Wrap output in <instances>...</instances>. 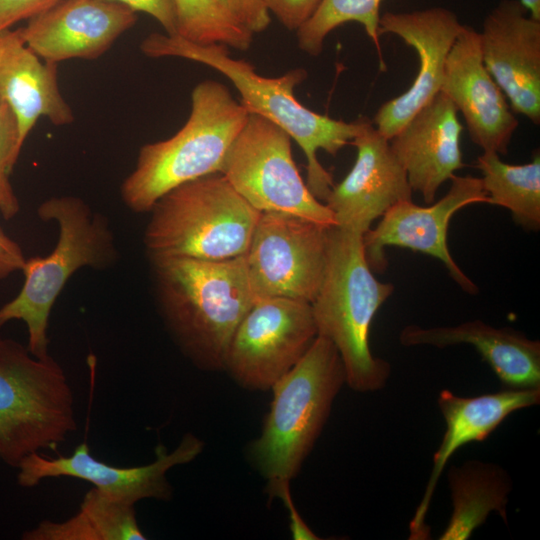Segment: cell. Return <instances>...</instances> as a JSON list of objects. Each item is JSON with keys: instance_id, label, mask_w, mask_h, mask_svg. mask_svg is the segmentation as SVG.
I'll return each instance as SVG.
<instances>
[{"instance_id": "13", "label": "cell", "mask_w": 540, "mask_h": 540, "mask_svg": "<svg viewBox=\"0 0 540 540\" xmlns=\"http://www.w3.org/2000/svg\"><path fill=\"white\" fill-rule=\"evenodd\" d=\"M202 450L203 442L187 433L170 453L158 444L153 462L119 467L97 460L88 444L82 442L67 456L50 457L39 452L28 455L17 467V483L23 488H33L47 478L71 477L89 482L105 495L129 505L134 506L143 499L166 501L172 497L167 472L174 466L191 462Z\"/></svg>"}, {"instance_id": "11", "label": "cell", "mask_w": 540, "mask_h": 540, "mask_svg": "<svg viewBox=\"0 0 540 540\" xmlns=\"http://www.w3.org/2000/svg\"><path fill=\"white\" fill-rule=\"evenodd\" d=\"M328 228L291 214L261 212L244 254L256 299L312 303L323 279Z\"/></svg>"}, {"instance_id": "30", "label": "cell", "mask_w": 540, "mask_h": 540, "mask_svg": "<svg viewBox=\"0 0 540 540\" xmlns=\"http://www.w3.org/2000/svg\"><path fill=\"white\" fill-rule=\"evenodd\" d=\"M220 4L253 34L270 24V12L262 0H218Z\"/></svg>"}, {"instance_id": "29", "label": "cell", "mask_w": 540, "mask_h": 540, "mask_svg": "<svg viewBox=\"0 0 540 540\" xmlns=\"http://www.w3.org/2000/svg\"><path fill=\"white\" fill-rule=\"evenodd\" d=\"M269 12L289 30H298L316 11L321 0H262Z\"/></svg>"}, {"instance_id": "31", "label": "cell", "mask_w": 540, "mask_h": 540, "mask_svg": "<svg viewBox=\"0 0 540 540\" xmlns=\"http://www.w3.org/2000/svg\"><path fill=\"white\" fill-rule=\"evenodd\" d=\"M59 0H0V31L40 14Z\"/></svg>"}, {"instance_id": "7", "label": "cell", "mask_w": 540, "mask_h": 540, "mask_svg": "<svg viewBox=\"0 0 540 540\" xmlns=\"http://www.w3.org/2000/svg\"><path fill=\"white\" fill-rule=\"evenodd\" d=\"M144 231L148 256L227 260L246 253L261 212L220 173L161 196Z\"/></svg>"}, {"instance_id": "23", "label": "cell", "mask_w": 540, "mask_h": 540, "mask_svg": "<svg viewBox=\"0 0 540 540\" xmlns=\"http://www.w3.org/2000/svg\"><path fill=\"white\" fill-rule=\"evenodd\" d=\"M453 511L440 540H466L490 513L507 523L508 495L512 481L499 465L469 461L448 474Z\"/></svg>"}, {"instance_id": "21", "label": "cell", "mask_w": 540, "mask_h": 540, "mask_svg": "<svg viewBox=\"0 0 540 540\" xmlns=\"http://www.w3.org/2000/svg\"><path fill=\"white\" fill-rule=\"evenodd\" d=\"M0 103L15 114L20 149L41 117L56 126L74 121L59 88L57 63L42 61L25 44L19 28L0 31Z\"/></svg>"}, {"instance_id": "24", "label": "cell", "mask_w": 540, "mask_h": 540, "mask_svg": "<svg viewBox=\"0 0 540 540\" xmlns=\"http://www.w3.org/2000/svg\"><path fill=\"white\" fill-rule=\"evenodd\" d=\"M23 540H145L133 505L96 488L83 497L79 510L64 521L42 520L23 532Z\"/></svg>"}, {"instance_id": "10", "label": "cell", "mask_w": 540, "mask_h": 540, "mask_svg": "<svg viewBox=\"0 0 540 540\" xmlns=\"http://www.w3.org/2000/svg\"><path fill=\"white\" fill-rule=\"evenodd\" d=\"M316 337L311 303L258 298L231 339L224 368L246 389L269 390L302 359Z\"/></svg>"}, {"instance_id": "6", "label": "cell", "mask_w": 540, "mask_h": 540, "mask_svg": "<svg viewBox=\"0 0 540 540\" xmlns=\"http://www.w3.org/2000/svg\"><path fill=\"white\" fill-rule=\"evenodd\" d=\"M346 375L335 345L317 335L302 359L271 388L273 399L248 455L267 485L290 482L312 450Z\"/></svg>"}, {"instance_id": "5", "label": "cell", "mask_w": 540, "mask_h": 540, "mask_svg": "<svg viewBox=\"0 0 540 540\" xmlns=\"http://www.w3.org/2000/svg\"><path fill=\"white\" fill-rule=\"evenodd\" d=\"M191 102L189 118L176 134L140 148L135 168L120 187L131 211L149 212L173 188L220 172L249 116L228 88L214 80L198 83Z\"/></svg>"}, {"instance_id": "2", "label": "cell", "mask_w": 540, "mask_h": 540, "mask_svg": "<svg viewBox=\"0 0 540 540\" xmlns=\"http://www.w3.org/2000/svg\"><path fill=\"white\" fill-rule=\"evenodd\" d=\"M148 257L162 317L181 350L199 368H224L231 339L256 301L244 255Z\"/></svg>"}, {"instance_id": "25", "label": "cell", "mask_w": 540, "mask_h": 540, "mask_svg": "<svg viewBox=\"0 0 540 540\" xmlns=\"http://www.w3.org/2000/svg\"><path fill=\"white\" fill-rule=\"evenodd\" d=\"M482 185L490 204L508 209L514 222L527 231L540 229V155L521 165L503 162L495 152L477 158Z\"/></svg>"}, {"instance_id": "17", "label": "cell", "mask_w": 540, "mask_h": 540, "mask_svg": "<svg viewBox=\"0 0 540 540\" xmlns=\"http://www.w3.org/2000/svg\"><path fill=\"white\" fill-rule=\"evenodd\" d=\"M136 20L134 10L110 0H59L19 31L25 44L44 61L94 60Z\"/></svg>"}, {"instance_id": "22", "label": "cell", "mask_w": 540, "mask_h": 540, "mask_svg": "<svg viewBox=\"0 0 540 540\" xmlns=\"http://www.w3.org/2000/svg\"><path fill=\"white\" fill-rule=\"evenodd\" d=\"M399 340L407 347L471 345L506 388H540V342L512 328H496L481 320L431 328L408 325Z\"/></svg>"}, {"instance_id": "4", "label": "cell", "mask_w": 540, "mask_h": 540, "mask_svg": "<svg viewBox=\"0 0 540 540\" xmlns=\"http://www.w3.org/2000/svg\"><path fill=\"white\" fill-rule=\"evenodd\" d=\"M37 215L57 225V243L46 256L26 258L23 286L0 308V327L11 320L23 321L28 331V350L44 358L49 355L51 310L68 280L84 267H113L120 253L108 219L77 196L50 197L38 206Z\"/></svg>"}, {"instance_id": "8", "label": "cell", "mask_w": 540, "mask_h": 540, "mask_svg": "<svg viewBox=\"0 0 540 540\" xmlns=\"http://www.w3.org/2000/svg\"><path fill=\"white\" fill-rule=\"evenodd\" d=\"M76 429L74 395L60 364L0 333V459L17 468L30 454L56 451Z\"/></svg>"}, {"instance_id": "12", "label": "cell", "mask_w": 540, "mask_h": 540, "mask_svg": "<svg viewBox=\"0 0 540 540\" xmlns=\"http://www.w3.org/2000/svg\"><path fill=\"white\" fill-rule=\"evenodd\" d=\"M450 180L449 191L436 203L420 206L411 199L400 201L382 215L374 229L363 235L365 257L373 272L386 270V247L406 248L440 260L463 291L472 295L478 293L477 285L453 259L447 235L451 218L457 211L476 203L490 204V199L481 178L454 175Z\"/></svg>"}, {"instance_id": "26", "label": "cell", "mask_w": 540, "mask_h": 540, "mask_svg": "<svg viewBox=\"0 0 540 540\" xmlns=\"http://www.w3.org/2000/svg\"><path fill=\"white\" fill-rule=\"evenodd\" d=\"M177 34L200 45L222 44L249 49L253 33L237 21L218 0H173Z\"/></svg>"}, {"instance_id": "15", "label": "cell", "mask_w": 540, "mask_h": 540, "mask_svg": "<svg viewBox=\"0 0 540 540\" xmlns=\"http://www.w3.org/2000/svg\"><path fill=\"white\" fill-rule=\"evenodd\" d=\"M483 63L513 112L540 123V20L518 0L500 1L485 17Z\"/></svg>"}, {"instance_id": "19", "label": "cell", "mask_w": 540, "mask_h": 540, "mask_svg": "<svg viewBox=\"0 0 540 540\" xmlns=\"http://www.w3.org/2000/svg\"><path fill=\"white\" fill-rule=\"evenodd\" d=\"M462 130L457 109L439 91L389 140L412 191L419 192L426 204L433 203L439 187L465 167Z\"/></svg>"}, {"instance_id": "33", "label": "cell", "mask_w": 540, "mask_h": 540, "mask_svg": "<svg viewBox=\"0 0 540 540\" xmlns=\"http://www.w3.org/2000/svg\"><path fill=\"white\" fill-rule=\"evenodd\" d=\"M269 498H279L289 512L290 530L295 540H317L319 537L308 527L293 503L290 482L281 481L266 486Z\"/></svg>"}, {"instance_id": "16", "label": "cell", "mask_w": 540, "mask_h": 540, "mask_svg": "<svg viewBox=\"0 0 540 540\" xmlns=\"http://www.w3.org/2000/svg\"><path fill=\"white\" fill-rule=\"evenodd\" d=\"M440 91L463 115L473 143L483 152L507 154L518 120L483 63L474 28L462 24L446 59Z\"/></svg>"}, {"instance_id": "14", "label": "cell", "mask_w": 540, "mask_h": 540, "mask_svg": "<svg viewBox=\"0 0 540 540\" xmlns=\"http://www.w3.org/2000/svg\"><path fill=\"white\" fill-rule=\"evenodd\" d=\"M461 27L457 15L444 7L380 16L379 35H397L415 49L419 58L412 85L384 102L374 116L373 125L388 140L440 91L446 59Z\"/></svg>"}, {"instance_id": "32", "label": "cell", "mask_w": 540, "mask_h": 540, "mask_svg": "<svg viewBox=\"0 0 540 540\" xmlns=\"http://www.w3.org/2000/svg\"><path fill=\"white\" fill-rule=\"evenodd\" d=\"M134 10L144 12L157 20L166 34H177V17L173 0H110Z\"/></svg>"}, {"instance_id": "35", "label": "cell", "mask_w": 540, "mask_h": 540, "mask_svg": "<svg viewBox=\"0 0 540 540\" xmlns=\"http://www.w3.org/2000/svg\"><path fill=\"white\" fill-rule=\"evenodd\" d=\"M535 19L540 20V0H518Z\"/></svg>"}, {"instance_id": "27", "label": "cell", "mask_w": 540, "mask_h": 540, "mask_svg": "<svg viewBox=\"0 0 540 540\" xmlns=\"http://www.w3.org/2000/svg\"><path fill=\"white\" fill-rule=\"evenodd\" d=\"M382 0H321L314 14L297 30L298 46L311 56L319 55L328 34L347 22L363 25L374 43L380 68L386 69L379 41V9Z\"/></svg>"}, {"instance_id": "9", "label": "cell", "mask_w": 540, "mask_h": 540, "mask_svg": "<svg viewBox=\"0 0 540 540\" xmlns=\"http://www.w3.org/2000/svg\"><path fill=\"white\" fill-rule=\"evenodd\" d=\"M291 136L268 119L249 114L220 173L256 210L295 215L335 226L330 209L303 181L292 157Z\"/></svg>"}, {"instance_id": "18", "label": "cell", "mask_w": 540, "mask_h": 540, "mask_svg": "<svg viewBox=\"0 0 540 540\" xmlns=\"http://www.w3.org/2000/svg\"><path fill=\"white\" fill-rule=\"evenodd\" d=\"M357 156L352 169L334 184L325 205L335 226L365 234L374 220L394 204L411 199L406 172L390 147L368 118L352 140Z\"/></svg>"}, {"instance_id": "3", "label": "cell", "mask_w": 540, "mask_h": 540, "mask_svg": "<svg viewBox=\"0 0 540 540\" xmlns=\"http://www.w3.org/2000/svg\"><path fill=\"white\" fill-rule=\"evenodd\" d=\"M362 233L331 226L323 279L311 303L317 335L329 339L342 360L346 384L356 392L382 389L390 364L375 357L369 334L374 316L394 285L379 281L364 253Z\"/></svg>"}, {"instance_id": "20", "label": "cell", "mask_w": 540, "mask_h": 540, "mask_svg": "<svg viewBox=\"0 0 540 540\" xmlns=\"http://www.w3.org/2000/svg\"><path fill=\"white\" fill-rule=\"evenodd\" d=\"M540 402V388L504 390L474 397H461L445 389L437 403L445 421L442 441L433 455V466L422 500L410 521L409 539L429 536L426 515L438 480L451 456L462 446L484 441L512 413Z\"/></svg>"}, {"instance_id": "34", "label": "cell", "mask_w": 540, "mask_h": 540, "mask_svg": "<svg viewBox=\"0 0 540 540\" xmlns=\"http://www.w3.org/2000/svg\"><path fill=\"white\" fill-rule=\"evenodd\" d=\"M26 257L20 245L0 227V280L22 271Z\"/></svg>"}, {"instance_id": "28", "label": "cell", "mask_w": 540, "mask_h": 540, "mask_svg": "<svg viewBox=\"0 0 540 540\" xmlns=\"http://www.w3.org/2000/svg\"><path fill=\"white\" fill-rule=\"evenodd\" d=\"M20 152L15 114L7 104L0 103V214L5 220L14 218L20 211L9 179Z\"/></svg>"}, {"instance_id": "1", "label": "cell", "mask_w": 540, "mask_h": 540, "mask_svg": "<svg viewBox=\"0 0 540 540\" xmlns=\"http://www.w3.org/2000/svg\"><path fill=\"white\" fill-rule=\"evenodd\" d=\"M151 58L180 57L207 65L225 75L239 91L241 105L249 114L260 115L286 131L303 150L307 159V187L325 201L333 177L319 162L317 151L335 156L362 130L366 117L345 122L316 113L295 97L296 86L307 78L303 68H295L279 77L259 75L251 63L232 58L222 44L200 45L179 35L152 33L140 44Z\"/></svg>"}]
</instances>
